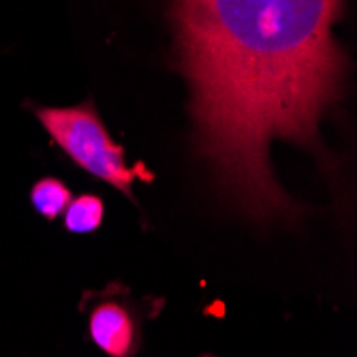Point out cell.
Masks as SVG:
<instances>
[{"instance_id":"5b68a950","label":"cell","mask_w":357,"mask_h":357,"mask_svg":"<svg viewBox=\"0 0 357 357\" xmlns=\"http://www.w3.org/2000/svg\"><path fill=\"white\" fill-rule=\"evenodd\" d=\"M64 214V227L71 234H92L101 227L105 216V206L96 195H79L71 199Z\"/></svg>"},{"instance_id":"277c9868","label":"cell","mask_w":357,"mask_h":357,"mask_svg":"<svg viewBox=\"0 0 357 357\" xmlns=\"http://www.w3.org/2000/svg\"><path fill=\"white\" fill-rule=\"evenodd\" d=\"M73 195L69 186L58 178H41L35 186L30 188V204L41 216L54 220L60 216L67 206L71 204Z\"/></svg>"},{"instance_id":"6da1fadb","label":"cell","mask_w":357,"mask_h":357,"mask_svg":"<svg viewBox=\"0 0 357 357\" xmlns=\"http://www.w3.org/2000/svg\"><path fill=\"white\" fill-rule=\"evenodd\" d=\"M340 13L342 0H172L197 148L244 214L284 204L272 142L314 148L319 120L342 92Z\"/></svg>"},{"instance_id":"3957f363","label":"cell","mask_w":357,"mask_h":357,"mask_svg":"<svg viewBox=\"0 0 357 357\" xmlns=\"http://www.w3.org/2000/svg\"><path fill=\"white\" fill-rule=\"evenodd\" d=\"M92 342L109 357H135L142 344V328L137 317L124 304L101 302L88 319Z\"/></svg>"},{"instance_id":"7a4b0ae2","label":"cell","mask_w":357,"mask_h":357,"mask_svg":"<svg viewBox=\"0 0 357 357\" xmlns=\"http://www.w3.org/2000/svg\"><path fill=\"white\" fill-rule=\"evenodd\" d=\"M35 116L56 146L84 172L133 197V182L150 180L144 167H128L124 148L118 146L92 101L75 107H37Z\"/></svg>"}]
</instances>
